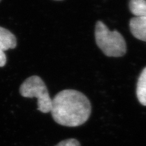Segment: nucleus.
Masks as SVG:
<instances>
[{
    "mask_svg": "<svg viewBox=\"0 0 146 146\" xmlns=\"http://www.w3.org/2000/svg\"><path fill=\"white\" fill-rule=\"evenodd\" d=\"M54 121L63 126L76 127L84 124L91 113V105L79 91L63 90L52 99L51 111Z\"/></svg>",
    "mask_w": 146,
    "mask_h": 146,
    "instance_id": "obj_1",
    "label": "nucleus"
},
{
    "mask_svg": "<svg viewBox=\"0 0 146 146\" xmlns=\"http://www.w3.org/2000/svg\"><path fill=\"white\" fill-rule=\"evenodd\" d=\"M94 35L98 46L106 56L119 57L126 53V43L122 35L117 31H110L102 21H97Z\"/></svg>",
    "mask_w": 146,
    "mask_h": 146,
    "instance_id": "obj_2",
    "label": "nucleus"
},
{
    "mask_svg": "<svg viewBox=\"0 0 146 146\" xmlns=\"http://www.w3.org/2000/svg\"><path fill=\"white\" fill-rule=\"evenodd\" d=\"M19 91L23 97L37 99V109L40 112L48 113L51 111L52 99L46 85L39 76H33L26 79L21 85Z\"/></svg>",
    "mask_w": 146,
    "mask_h": 146,
    "instance_id": "obj_3",
    "label": "nucleus"
},
{
    "mask_svg": "<svg viewBox=\"0 0 146 146\" xmlns=\"http://www.w3.org/2000/svg\"><path fill=\"white\" fill-rule=\"evenodd\" d=\"M130 29L131 34L137 39L146 42V18L135 17L130 21Z\"/></svg>",
    "mask_w": 146,
    "mask_h": 146,
    "instance_id": "obj_4",
    "label": "nucleus"
},
{
    "mask_svg": "<svg viewBox=\"0 0 146 146\" xmlns=\"http://www.w3.org/2000/svg\"><path fill=\"white\" fill-rule=\"evenodd\" d=\"M17 38L14 34L6 28L0 26V49L3 51L17 46Z\"/></svg>",
    "mask_w": 146,
    "mask_h": 146,
    "instance_id": "obj_5",
    "label": "nucleus"
},
{
    "mask_svg": "<svg viewBox=\"0 0 146 146\" xmlns=\"http://www.w3.org/2000/svg\"><path fill=\"white\" fill-rule=\"evenodd\" d=\"M137 98L144 106H146V67L139 77L136 86Z\"/></svg>",
    "mask_w": 146,
    "mask_h": 146,
    "instance_id": "obj_6",
    "label": "nucleus"
},
{
    "mask_svg": "<svg viewBox=\"0 0 146 146\" xmlns=\"http://www.w3.org/2000/svg\"><path fill=\"white\" fill-rule=\"evenodd\" d=\"M129 8L136 17L146 18V0H130Z\"/></svg>",
    "mask_w": 146,
    "mask_h": 146,
    "instance_id": "obj_7",
    "label": "nucleus"
},
{
    "mask_svg": "<svg viewBox=\"0 0 146 146\" xmlns=\"http://www.w3.org/2000/svg\"><path fill=\"white\" fill-rule=\"evenodd\" d=\"M55 146H81L78 140L74 138H70L63 140Z\"/></svg>",
    "mask_w": 146,
    "mask_h": 146,
    "instance_id": "obj_8",
    "label": "nucleus"
},
{
    "mask_svg": "<svg viewBox=\"0 0 146 146\" xmlns=\"http://www.w3.org/2000/svg\"><path fill=\"white\" fill-rule=\"evenodd\" d=\"M7 58L4 51L0 49V67H3L6 65Z\"/></svg>",
    "mask_w": 146,
    "mask_h": 146,
    "instance_id": "obj_9",
    "label": "nucleus"
},
{
    "mask_svg": "<svg viewBox=\"0 0 146 146\" xmlns=\"http://www.w3.org/2000/svg\"><path fill=\"white\" fill-rule=\"evenodd\" d=\"M56 1H61V0H56Z\"/></svg>",
    "mask_w": 146,
    "mask_h": 146,
    "instance_id": "obj_10",
    "label": "nucleus"
},
{
    "mask_svg": "<svg viewBox=\"0 0 146 146\" xmlns=\"http://www.w3.org/2000/svg\"><path fill=\"white\" fill-rule=\"evenodd\" d=\"M0 1H1V0H0Z\"/></svg>",
    "mask_w": 146,
    "mask_h": 146,
    "instance_id": "obj_11",
    "label": "nucleus"
}]
</instances>
